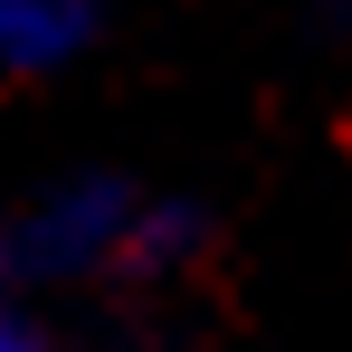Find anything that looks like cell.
<instances>
[{
  "instance_id": "1",
  "label": "cell",
  "mask_w": 352,
  "mask_h": 352,
  "mask_svg": "<svg viewBox=\"0 0 352 352\" xmlns=\"http://www.w3.org/2000/svg\"><path fill=\"white\" fill-rule=\"evenodd\" d=\"M190 257V210L143 200L133 181H58L0 229V286H76V276H162Z\"/></svg>"
},
{
  "instance_id": "2",
  "label": "cell",
  "mask_w": 352,
  "mask_h": 352,
  "mask_svg": "<svg viewBox=\"0 0 352 352\" xmlns=\"http://www.w3.org/2000/svg\"><path fill=\"white\" fill-rule=\"evenodd\" d=\"M105 29V0H0V76H58Z\"/></svg>"
},
{
  "instance_id": "3",
  "label": "cell",
  "mask_w": 352,
  "mask_h": 352,
  "mask_svg": "<svg viewBox=\"0 0 352 352\" xmlns=\"http://www.w3.org/2000/svg\"><path fill=\"white\" fill-rule=\"evenodd\" d=\"M0 352H58V343H48V324H38L29 305H10V295H0Z\"/></svg>"
}]
</instances>
